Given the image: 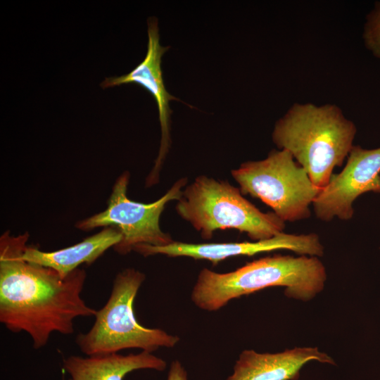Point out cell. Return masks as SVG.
<instances>
[{
	"instance_id": "1",
	"label": "cell",
	"mask_w": 380,
	"mask_h": 380,
	"mask_svg": "<svg viewBox=\"0 0 380 380\" xmlns=\"http://www.w3.org/2000/svg\"><path fill=\"white\" fill-rule=\"evenodd\" d=\"M28 232L0 237V322L13 333L25 332L34 349L44 347L54 332L70 335L77 317L96 310L82 297L87 274L77 268L65 277L23 258Z\"/></svg>"
},
{
	"instance_id": "2",
	"label": "cell",
	"mask_w": 380,
	"mask_h": 380,
	"mask_svg": "<svg viewBox=\"0 0 380 380\" xmlns=\"http://www.w3.org/2000/svg\"><path fill=\"white\" fill-rule=\"evenodd\" d=\"M327 271L318 257L274 255L229 272L202 269L191 299L198 308L213 312L232 299L273 286L284 287L286 297L308 301L324 288Z\"/></svg>"
},
{
	"instance_id": "3",
	"label": "cell",
	"mask_w": 380,
	"mask_h": 380,
	"mask_svg": "<svg viewBox=\"0 0 380 380\" xmlns=\"http://www.w3.org/2000/svg\"><path fill=\"white\" fill-rule=\"evenodd\" d=\"M355 123L336 104H293L275 123L272 141L288 151L319 189L329 182L353 147Z\"/></svg>"
},
{
	"instance_id": "4",
	"label": "cell",
	"mask_w": 380,
	"mask_h": 380,
	"mask_svg": "<svg viewBox=\"0 0 380 380\" xmlns=\"http://www.w3.org/2000/svg\"><path fill=\"white\" fill-rule=\"evenodd\" d=\"M177 214L210 239L219 229L244 232L253 241L281 232L285 222L274 213H263L229 182L205 175L197 177L182 191L176 204Z\"/></svg>"
},
{
	"instance_id": "5",
	"label": "cell",
	"mask_w": 380,
	"mask_h": 380,
	"mask_svg": "<svg viewBox=\"0 0 380 380\" xmlns=\"http://www.w3.org/2000/svg\"><path fill=\"white\" fill-rule=\"evenodd\" d=\"M146 275L134 268H126L114 279L110 295L95 315V321L87 333L79 334L75 343L87 356L118 353L130 348L154 352L171 348L179 337L158 328H148L139 323L134 302Z\"/></svg>"
},
{
	"instance_id": "6",
	"label": "cell",
	"mask_w": 380,
	"mask_h": 380,
	"mask_svg": "<svg viewBox=\"0 0 380 380\" xmlns=\"http://www.w3.org/2000/svg\"><path fill=\"white\" fill-rule=\"evenodd\" d=\"M243 195L260 199L284 222L311 215L310 205L320 189L286 150H272L266 158L250 160L232 170Z\"/></svg>"
},
{
	"instance_id": "7",
	"label": "cell",
	"mask_w": 380,
	"mask_h": 380,
	"mask_svg": "<svg viewBox=\"0 0 380 380\" xmlns=\"http://www.w3.org/2000/svg\"><path fill=\"white\" fill-rule=\"evenodd\" d=\"M129 175L125 171L117 178L104 210L75 224V227L82 231L107 227L117 229L122 238L113 249L120 255L129 253L138 245L162 246L173 241L171 236L161 229L160 217L167 203L181 198L182 189L187 183L186 177L181 178L161 198L143 203L127 196Z\"/></svg>"
},
{
	"instance_id": "8",
	"label": "cell",
	"mask_w": 380,
	"mask_h": 380,
	"mask_svg": "<svg viewBox=\"0 0 380 380\" xmlns=\"http://www.w3.org/2000/svg\"><path fill=\"white\" fill-rule=\"evenodd\" d=\"M369 191L380 194V147L366 149L354 145L342 171L334 173L315 198V214L323 222L334 217L349 220L354 215V201Z\"/></svg>"
},
{
	"instance_id": "9",
	"label": "cell",
	"mask_w": 380,
	"mask_h": 380,
	"mask_svg": "<svg viewBox=\"0 0 380 380\" xmlns=\"http://www.w3.org/2000/svg\"><path fill=\"white\" fill-rule=\"evenodd\" d=\"M290 250L301 255L322 257L324 246L319 236L310 234H286L281 232L270 239L257 241L191 243L173 241L162 246L141 244L135 251L144 257L164 255L168 257H188L195 260H207L217 265L232 257L251 256L276 250Z\"/></svg>"
},
{
	"instance_id": "10",
	"label": "cell",
	"mask_w": 380,
	"mask_h": 380,
	"mask_svg": "<svg viewBox=\"0 0 380 380\" xmlns=\"http://www.w3.org/2000/svg\"><path fill=\"white\" fill-rule=\"evenodd\" d=\"M169 47L160 44L158 20L155 18L148 20V44L144 60L129 72L121 76L108 77L100 84L103 88L113 87L124 84L134 83L146 89L156 103L161 129V139L158 156L151 171L146 179V186L156 184L160 172L170 146V115L172 110L169 102L179 100L167 90L161 69L162 56Z\"/></svg>"
},
{
	"instance_id": "11",
	"label": "cell",
	"mask_w": 380,
	"mask_h": 380,
	"mask_svg": "<svg viewBox=\"0 0 380 380\" xmlns=\"http://www.w3.org/2000/svg\"><path fill=\"white\" fill-rule=\"evenodd\" d=\"M313 360L335 364L329 355L317 348H295L277 353L244 350L226 380H298L300 369Z\"/></svg>"
},
{
	"instance_id": "12",
	"label": "cell",
	"mask_w": 380,
	"mask_h": 380,
	"mask_svg": "<svg viewBox=\"0 0 380 380\" xmlns=\"http://www.w3.org/2000/svg\"><path fill=\"white\" fill-rule=\"evenodd\" d=\"M165 361L147 351L121 355L118 353L87 356L70 355L63 360V367L71 380H123L128 373L149 369L162 372Z\"/></svg>"
},
{
	"instance_id": "13",
	"label": "cell",
	"mask_w": 380,
	"mask_h": 380,
	"mask_svg": "<svg viewBox=\"0 0 380 380\" xmlns=\"http://www.w3.org/2000/svg\"><path fill=\"white\" fill-rule=\"evenodd\" d=\"M121 238L117 229L107 227L75 245L57 251L46 252L37 246L27 245L23 258L29 262L51 268L65 277L83 263H94L108 248L117 245Z\"/></svg>"
},
{
	"instance_id": "14",
	"label": "cell",
	"mask_w": 380,
	"mask_h": 380,
	"mask_svg": "<svg viewBox=\"0 0 380 380\" xmlns=\"http://www.w3.org/2000/svg\"><path fill=\"white\" fill-rule=\"evenodd\" d=\"M366 19L362 33L365 46L374 57L380 59V1L376 2Z\"/></svg>"
},
{
	"instance_id": "15",
	"label": "cell",
	"mask_w": 380,
	"mask_h": 380,
	"mask_svg": "<svg viewBox=\"0 0 380 380\" xmlns=\"http://www.w3.org/2000/svg\"><path fill=\"white\" fill-rule=\"evenodd\" d=\"M167 380H188L186 371L179 360L171 362Z\"/></svg>"
},
{
	"instance_id": "16",
	"label": "cell",
	"mask_w": 380,
	"mask_h": 380,
	"mask_svg": "<svg viewBox=\"0 0 380 380\" xmlns=\"http://www.w3.org/2000/svg\"><path fill=\"white\" fill-rule=\"evenodd\" d=\"M71 380V379H70Z\"/></svg>"
}]
</instances>
